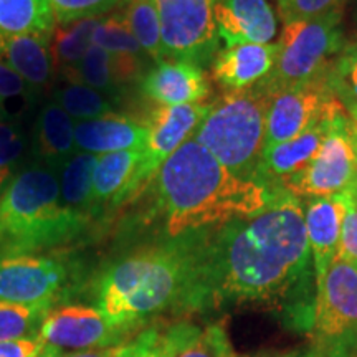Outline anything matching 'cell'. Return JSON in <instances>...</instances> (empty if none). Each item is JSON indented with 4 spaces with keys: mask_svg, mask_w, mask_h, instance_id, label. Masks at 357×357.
I'll return each mask as SVG.
<instances>
[{
    "mask_svg": "<svg viewBox=\"0 0 357 357\" xmlns=\"http://www.w3.org/2000/svg\"><path fill=\"white\" fill-rule=\"evenodd\" d=\"M310 261L301 200L278 192L257 215L208 230L195 312L245 303L294 312Z\"/></svg>",
    "mask_w": 357,
    "mask_h": 357,
    "instance_id": "obj_1",
    "label": "cell"
},
{
    "mask_svg": "<svg viewBox=\"0 0 357 357\" xmlns=\"http://www.w3.org/2000/svg\"><path fill=\"white\" fill-rule=\"evenodd\" d=\"M208 230L162 236L105 268L96 281V307L123 336L164 312H195Z\"/></svg>",
    "mask_w": 357,
    "mask_h": 357,
    "instance_id": "obj_2",
    "label": "cell"
},
{
    "mask_svg": "<svg viewBox=\"0 0 357 357\" xmlns=\"http://www.w3.org/2000/svg\"><path fill=\"white\" fill-rule=\"evenodd\" d=\"M149 185L154 190L153 215L162 222L164 236L253 217L278 194L235 176L194 137L162 164Z\"/></svg>",
    "mask_w": 357,
    "mask_h": 357,
    "instance_id": "obj_3",
    "label": "cell"
},
{
    "mask_svg": "<svg viewBox=\"0 0 357 357\" xmlns=\"http://www.w3.org/2000/svg\"><path fill=\"white\" fill-rule=\"evenodd\" d=\"M89 222L63 204L58 172L33 162L13 174L0 194V253H37L66 245Z\"/></svg>",
    "mask_w": 357,
    "mask_h": 357,
    "instance_id": "obj_4",
    "label": "cell"
},
{
    "mask_svg": "<svg viewBox=\"0 0 357 357\" xmlns=\"http://www.w3.org/2000/svg\"><path fill=\"white\" fill-rule=\"evenodd\" d=\"M271 100L258 84L227 91L212 102L211 111L192 137L235 176L255 181L265 151Z\"/></svg>",
    "mask_w": 357,
    "mask_h": 357,
    "instance_id": "obj_5",
    "label": "cell"
},
{
    "mask_svg": "<svg viewBox=\"0 0 357 357\" xmlns=\"http://www.w3.org/2000/svg\"><path fill=\"white\" fill-rule=\"evenodd\" d=\"M342 45L341 10L287 24L276 43L273 68L257 84L275 98L278 93L312 82L324 73Z\"/></svg>",
    "mask_w": 357,
    "mask_h": 357,
    "instance_id": "obj_6",
    "label": "cell"
},
{
    "mask_svg": "<svg viewBox=\"0 0 357 357\" xmlns=\"http://www.w3.org/2000/svg\"><path fill=\"white\" fill-rule=\"evenodd\" d=\"M312 349L324 357H357V266L336 255L316 281Z\"/></svg>",
    "mask_w": 357,
    "mask_h": 357,
    "instance_id": "obj_7",
    "label": "cell"
},
{
    "mask_svg": "<svg viewBox=\"0 0 357 357\" xmlns=\"http://www.w3.org/2000/svg\"><path fill=\"white\" fill-rule=\"evenodd\" d=\"M78 280L77 265L63 257L0 253V305H56Z\"/></svg>",
    "mask_w": 357,
    "mask_h": 357,
    "instance_id": "obj_8",
    "label": "cell"
},
{
    "mask_svg": "<svg viewBox=\"0 0 357 357\" xmlns=\"http://www.w3.org/2000/svg\"><path fill=\"white\" fill-rule=\"evenodd\" d=\"M218 0H154L160 22L162 60L202 66L217 55Z\"/></svg>",
    "mask_w": 357,
    "mask_h": 357,
    "instance_id": "obj_9",
    "label": "cell"
},
{
    "mask_svg": "<svg viewBox=\"0 0 357 357\" xmlns=\"http://www.w3.org/2000/svg\"><path fill=\"white\" fill-rule=\"evenodd\" d=\"M357 176V149L351 134V118H339L328 134L319 153L307 166L289 177L281 192L294 197H336L349 190Z\"/></svg>",
    "mask_w": 357,
    "mask_h": 357,
    "instance_id": "obj_10",
    "label": "cell"
},
{
    "mask_svg": "<svg viewBox=\"0 0 357 357\" xmlns=\"http://www.w3.org/2000/svg\"><path fill=\"white\" fill-rule=\"evenodd\" d=\"M211 111V105H182L158 106L144 123L149 131L147 142L142 149L139 166L129 182L123 202H129L142 194L162 164L192 137Z\"/></svg>",
    "mask_w": 357,
    "mask_h": 357,
    "instance_id": "obj_11",
    "label": "cell"
},
{
    "mask_svg": "<svg viewBox=\"0 0 357 357\" xmlns=\"http://www.w3.org/2000/svg\"><path fill=\"white\" fill-rule=\"evenodd\" d=\"M341 113L346 109L329 89L324 73L301 86L278 93L268 109L265 149L293 139L323 119Z\"/></svg>",
    "mask_w": 357,
    "mask_h": 357,
    "instance_id": "obj_12",
    "label": "cell"
},
{
    "mask_svg": "<svg viewBox=\"0 0 357 357\" xmlns=\"http://www.w3.org/2000/svg\"><path fill=\"white\" fill-rule=\"evenodd\" d=\"M40 336L56 349L77 352L119 346L124 337L106 321L98 307L84 305L53 307L43 319Z\"/></svg>",
    "mask_w": 357,
    "mask_h": 357,
    "instance_id": "obj_13",
    "label": "cell"
},
{
    "mask_svg": "<svg viewBox=\"0 0 357 357\" xmlns=\"http://www.w3.org/2000/svg\"><path fill=\"white\" fill-rule=\"evenodd\" d=\"M346 114L347 113H341L333 118H326L293 139L266 147L258 164L255 181L273 194L281 192V185L289 177L301 172L314 159L328 134L331 132L334 123Z\"/></svg>",
    "mask_w": 357,
    "mask_h": 357,
    "instance_id": "obj_14",
    "label": "cell"
},
{
    "mask_svg": "<svg viewBox=\"0 0 357 357\" xmlns=\"http://www.w3.org/2000/svg\"><path fill=\"white\" fill-rule=\"evenodd\" d=\"M141 91L158 106L200 105L211 96V83L202 66L162 60L142 77Z\"/></svg>",
    "mask_w": 357,
    "mask_h": 357,
    "instance_id": "obj_15",
    "label": "cell"
},
{
    "mask_svg": "<svg viewBox=\"0 0 357 357\" xmlns=\"http://www.w3.org/2000/svg\"><path fill=\"white\" fill-rule=\"evenodd\" d=\"M215 22L227 47L266 45L276 35V17L266 0H218Z\"/></svg>",
    "mask_w": 357,
    "mask_h": 357,
    "instance_id": "obj_16",
    "label": "cell"
},
{
    "mask_svg": "<svg viewBox=\"0 0 357 357\" xmlns=\"http://www.w3.org/2000/svg\"><path fill=\"white\" fill-rule=\"evenodd\" d=\"M155 357H238L222 324L202 326L178 321L158 328Z\"/></svg>",
    "mask_w": 357,
    "mask_h": 357,
    "instance_id": "obj_17",
    "label": "cell"
},
{
    "mask_svg": "<svg viewBox=\"0 0 357 357\" xmlns=\"http://www.w3.org/2000/svg\"><path fill=\"white\" fill-rule=\"evenodd\" d=\"M147 126L131 118L119 114H108L102 118L75 123L77 149L95 155L119 153V151L144 149Z\"/></svg>",
    "mask_w": 357,
    "mask_h": 357,
    "instance_id": "obj_18",
    "label": "cell"
},
{
    "mask_svg": "<svg viewBox=\"0 0 357 357\" xmlns=\"http://www.w3.org/2000/svg\"><path fill=\"white\" fill-rule=\"evenodd\" d=\"M276 45L243 43L225 47L213 58L212 75L220 86L229 91L245 89L257 84L273 68Z\"/></svg>",
    "mask_w": 357,
    "mask_h": 357,
    "instance_id": "obj_19",
    "label": "cell"
},
{
    "mask_svg": "<svg viewBox=\"0 0 357 357\" xmlns=\"http://www.w3.org/2000/svg\"><path fill=\"white\" fill-rule=\"evenodd\" d=\"M75 119L55 101L40 109L32 136L35 162L58 172L70 158L78 153L75 141Z\"/></svg>",
    "mask_w": 357,
    "mask_h": 357,
    "instance_id": "obj_20",
    "label": "cell"
},
{
    "mask_svg": "<svg viewBox=\"0 0 357 357\" xmlns=\"http://www.w3.org/2000/svg\"><path fill=\"white\" fill-rule=\"evenodd\" d=\"M52 35L0 33V61L15 71L38 95L50 86L53 78Z\"/></svg>",
    "mask_w": 357,
    "mask_h": 357,
    "instance_id": "obj_21",
    "label": "cell"
},
{
    "mask_svg": "<svg viewBox=\"0 0 357 357\" xmlns=\"http://www.w3.org/2000/svg\"><path fill=\"white\" fill-rule=\"evenodd\" d=\"M344 202L341 195L336 197L310 199L305 212V225L310 245L314 278L318 281L337 255L341 225L344 218Z\"/></svg>",
    "mask_w": 357,
    "mask_h": 357,
    "instance_id": "obj_22",
    "label": "cell"
},
{
    "mask_svg": "<svg viewBox=\"0 0 357 357\" xmlns=\"http://www.w3.org/2000/svg\"><path fill=\"white\" fill-rule=\"evenodd\" d=\"M93 45H98L113 56L116 71L123 84L141 77L147 55L139 42L134 38L121 12L113 10L100 17L93 33Z\"/></svg>",
    "mask_w": 357,
    "mask_h": 357,
    "instance_id": "obj_23",
    "label": "cell"
},
{
    "mask_svg": "<svg viewBox=\"0 0 357 357\" xmlns=\"http://www.w3.org/2000/svg\"><path fill=\"white\" fill-rule=\"evenodd\" d=\"M141 149L119 151V153L98 155L93 174V213L95 218L105 212V207H118L123 204L124 194L131 178L139 166Z\"/></svg>",
    "mask_w": 357,
    "mask_h": 357,
    "instance_id": "obj_24",
    "label": "cell"
},
{
    "mask_svg": "<svg viewBox=\"0 0 357 357\" xmlns=\"http://www.w3.org/2000/svg\"><path fill=\"white\" fill-rule=\"evenodd\" d=\"M96 162L98 155L78 151L58 171V181H60V192L63 204L73 213L86 218L89 223L95 220L91 189Z\"/></svg>",
    "mask_w": 357,
    "mask_h": 357,
    "instance_id": "obj_25",
    "label": "cell"
},
{
    "mask_svg": "<svg viewBox=\"0 0 357 357\" xmlns=\"http://www.w3.org/2000/svg\"><path fill=\"white\" fill-rule=\"evenodd\" d=\"M55 26L50 0H0L2 35H52Z\"/></svg>",
    "mask_w": 357,
    "mask_h": 357,
    "instance_id": "obj_26",
    "label": "cell"
},
{
    "mask_svg": "<svg viewBox=\"0 0 357 357\" xmlns=\"http://www.w3.org/2000/svg\"><path fill=\"white\" fill-rule=\"evenodd\" d=\"M98 20L100 17H89V19L73 20L55 26L50 48L53 63L60 68L61 73L73 70L86 55L93 45V33Z\"/></svg>",
    "mask_w": 357,
    "mask_h": 357,
    "instance_id": "obj_27",
    "label": "cell"
},
{
    "mask_svg": "<svg viewBox=\"0 0 357 357\" xmlns=\"http://www.w3.org/2000/svg\"><path fill=\"white\" fill-rule=\"evenodd\" d=\"M65 82H79L114 100L121 95V79L116 71L113 56L98 45H91L83 60L73 70L61 73Z\"/></svg>",
    "mask_w": 357,
    "mask_h": 357,
    "instance_id": "obj_28",
    "label": "cell"
},
{
    "mask_svg": "<svg viewBox=\"0 0 357 357\" xmlns=\"http://www.w3.org/2000/svg\"><path fill=\"white\" fill-rule=\"evenodd\" d=\"M326 83L352 121H357V38L342 45L324 71Z\"/></svg>",
    "mask_w": 357,
    "mask_h": 357,
    "instance_id": "obj_29",
    "label": "cell"
},
{
    "mask_svg": "<svg viewBox=\"0 0 357 357\" xmlns=\"http://www.w3.org/2000/svg\"><path fill=\"white\" fill-rule=\"evenodd\" d=\"M119 12L146 55L155 63L162 61L160 22L154 0H123Z\"/></svg>",
    "mask_w": 357,
    "mask_h": 357,
    "instance_id": "obj_30",
    "label": "cell"
},
{
    "mask_svg": "<svg viewBox=\"0 0 357 357\" xmlns=\"http://www.w3.org/2000/svg\"><path fill=\"white\" fill-rule=\"evenodd\" d=\"M53 101L63 108L75 121L102 118L113 114V101L96 89L79 82H65L53 89Z\"/></svg>",
    "mask_w": 357,
    "mask_h": 357,
    "instance_id": "obj_31",
    "label": "cell"
},
{
    "mask_svg": "<svg viewBox=\"0 0 357 357\" xmlns=\"http://www.w3.org/2000/svg\"><path fill=\"white\" fill-rule=\"evenodd\" d=\"M55 305H0V342L38 336Z\"/></svg>",
    "mask_w": 357,
    "mask_h": 357,
    "instance_id": "obj_32",
    "label": "cell"
},
{
    "mask_svg": "<svg viewBox=\"0 0 357 357\" xmlns=\"http://www.w3.org/2000/svg\"><path fill=\"white\" fill-rule=\"evenodd\" d=\"M38 93L0 61V121H17L38 100Z\"/></svg>",
    "mask_w": 357,
    "mask_h": 357,
    "instance_id": "obj_33",
    "label": "cell"
},
{
    "mask_svg": "<svg viewBox=\"0 0 357 357\" xmlns=\"http://www.w3.org/2000/svg\"><path fill=\"white\" fill-rule=\"evenodd\" d=\"M25 147L26 136L19 121H0V182H10Z\"/></svg>",
    "mask_w": 357,
    "mask_h": 357,
    "instance_id": "obj_34",
    "label": "cell"
},
{
    "mask_svg": "<svg viewBox=\"0 0 357 357\" xmlns=\"http://www.w3.org/2000/svg\"><path fill=\"white\" fill-rule=\"evenodd\" d=\"M121 3L123 0H50L58 25L89 19V17L106 15V13L119 8Z\"/></svg>",
    "mask_w": 357,
    "mask_h": 357,
    "instance_id": "obj_35",
    "label": "cell"
},
{
    "mask_svg": "<svg viewBox=\"0 0 357 357\" xmlns=\"http://www.w3.org/2000/svg\"><path fill=\"white\" fill-rule=\"evenodd\" d=\"M344 0H278L280 15L284 25L291 22L311 20L341 10Z\"/></svg>",
    "mask_w": 357,
    "mask_h": 357,
    "instance_id": "obj_36",
    "label": "cell"
},
{
    "mask_svg": "<svg viewBox=\"0 0 357 357\" xmlns=\"http://www.w3.org/2000/svg\"><path fill=\"white\" fill-rule=\"evenodd\" d=\"M339 195H341L342 202H344L346 212L341 225L337 255L346 258L347 261L354 263L357 266V202L349 190L342 192Z\"/></svg>",
    "mask_w": 357,
    "mask_h": 357,
    "instance_id": "obj_37",
    "label": "cell"
},
{
    "mask_svg": "<svg viewBox=\"0 0 357 357\" xmlns=\"http://www.w3.org/2000/svg\"><path fill=\"white\" fill-rule=\"evenodd\" d=\"M63 351L43 341L42 336L0 342V357H61Z\"/></svg>",
    "mask_w": 357,
    "mask_h": 357,
    "instance_id": "obj_38",
    "label": "cell"
},
{
    "mask_svg": "<svg viewBox=\"0 0 357 357\" xmlns=\"http://www.w3.org/2000/svg\"><path fill=\"white\" fill-rule=\"evenodd\" d=\"M155 334H158V328L142 331L129 344L121 346L118 357H155Z\"/></svg>",
    "mask_w": 357,
    "mask_h": 357,
    "instance_id": "obj_39",
    "label": "cell"
},
{
    "mask_svg": "<svg viewBox=\"0 0 357 357\" xmlns=\"http://www.w3.org/2000/svg\"><path fill=\"white\" fill-rule=\"evenodd\" d=\"M119 351H121V346H111L100 347V349L71 352V354H63L61 357H118Z\"/></svg>",
    "mask_w": 357,
    "mask_h": 357,
    "instance_id": "obj_40",
    "label": "cell"
},
{
    "mask_svg": "<svg viewBox=\"0 0 357 357\" xmlns=\"http://www.w3.org/2000/svg\"><path fill=\"white\" fill-rule=\"evenodd\" d=\"M281 357H324L323 354H319L318 351H314L311 347V349H301V351H293L289 352L287 356H281Z\"/></svg>",
    "mask_w": 357,
    "mask_h": 357,
    "instance_id": "obj_41",
    "label": "cell"
},
{
    "mask_svg": "<svg viewBox=\"0 0 357 357\" xmlns=\"http://www.w3.org/2000/svg\"><path fill=\"white\" fill-rule=\"evenodd\" d=\"M351 134H352V139H354V144L357 149V121H352V119H351Z\"/></svg>",
    "mask_w": 357,
    "mask_h": 357,
    "instance_id": "obj_42",
    "label": "cell"
},
{
    "mask_svg": "<svg viewBox=\"0 0 357 357\" xmlns=\"http://www.w3.org/2000/svg\"><path fill=\"white\" fill-rule=\"evenodd\" d=\"M349 192H351V195H352V197H354V200L357 202V176H356V181H354V184H352V187L349 189Z\"/></svg>",
    "mask_w": 357,
    "mask_h": 357,
    "instance_id": "obj_43",
    "label": "cell"
},
{
    "mask_svg": "<svg viewBox=\"0 0 357 357\" xmlns=\"http://www.w3.org/2000/svg\"><path fill=\"white\" fill-rule=\"evenodd\" d=\"M257 357H270V356H257Z\"/></svg>",
    "mask_w": 357,
    "mask_h": 357,
    "instance_id": "obj_44",
    "label": "cell"
}]
</instances>
